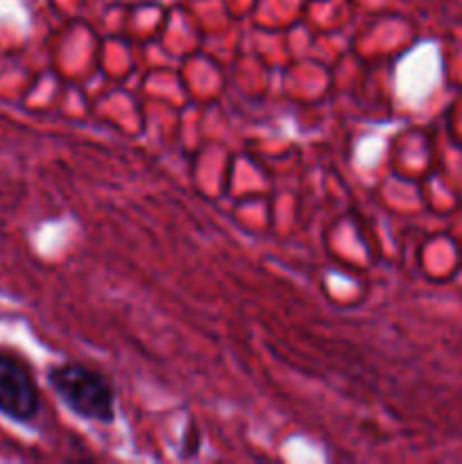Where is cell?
I'll list each match as a JSON object with an SVG mask.
<instances>
[{
	"label": "cell",
	"instance_id": "6da1fadb",
	"mask_svg": "<svg viewBox=\"0 0 462 464\" xmlns=\"http://www.w3.org/2000/svg\"><path fill=\"white\" fill-rule=\"evenodd\" d=\"M48 383L80 420L95 424H113L116 420V388L102 372L68 361L50 367Z\"/></svg>",
	"mask_w": 462,
	"mask_h": 464
},
{
	"label": "cell",
	"instance_id": "7a4b0ae2",
	"mask_svg": "<svg viewBox=\"0 0 462 464\" xmlns=\"http://www.w3.org/2000/svg\"><path fill=\"white\" fill-rule=\"evenodd\" d=\"M41 412V394L30 370L18 358L0 353V415L32 424Z\"/></svg>",
	"mask_w": 462,
	"mask_h": 464
}]
</instances>
